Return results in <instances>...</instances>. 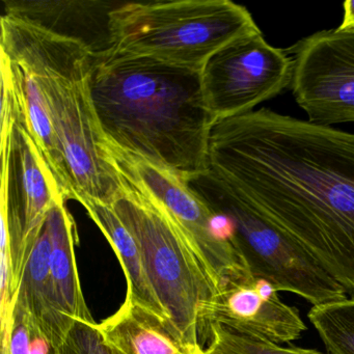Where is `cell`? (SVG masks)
Returning a JSON list of instances; mask_svg holds the SVG:
<instances>
[{
	"mask_svg": "<svg viewBox=\"0 0 354 354\" xmlns=\"http://www.w3.org/2000/svg\"><path fill=\"white\" fill-rule=\"evenodd\" d=\"M203 328L216 322L236 333L281 345L306 330L297 308L285 304L279 291L250 270L223 283L202 315Z\"/></svg>",
	"mask_w": 354,
	"mask_h": 354,
	"instance_id": "cell-11",
	"label": "cell"
},
{
	"mask_svg": "<svg viewBox=\"0 0 354 354\" xmlns=\"http://www.w3.org/2000/svg\"><path fill=\"white\" fill-rule=\"evenodd\" d=\"M115 212L138 242L153 290L174 331L194 353L204 347L202 315L218 291L198 250L150 194L121 179Z\"/></svg>",
	"mask_w": 354,
	"mask_h": 354,
	"instance_id": "cell-4",
	"label": "cell"
},
{
	"mask_svg": "<svg viewBox=\"0 0 354 354\" xmlns=\"http://www.w3.org/2000/svg\"><path fill=\"white\" fill-rule=\"evenodd\" d=\"M308 317L327 354H354V298L313 306Z\"/></svg>",
	"mask_w": 354,
	"mask_h": 354,
	"instance_id": "cell-17",
	"label": "cell"
},
{
	"mask_svg": "<svg viewBox=\"0 0 354 354\" xmlns=\"http://www.w3.org/2000/svg\"><path fill=\"white\" fill-rule=\"evenodd\" d=\"M96 324L74 323L63 345L57 348V353L119 354L103 342L100 333L97 330Z\"/></svg>",
	"mask_w": 354,
	"mask_h": 354,
	"instance_id": "cell-20",
	"label": "cell"
},
{
	"mask_svg": "<svg viewBox=\"0 0 354 354\" xmlns=\"http://www.w3.org/2000/svg\"><path fill=\"white\" fill-rule=\"evenodd\" d=\"M208 165L354 292V133L259 109L213 125Z\"/></svg>",
	"mask_w": 354,
	"mask_h": 354,
	"instance_id": "cell-1",
	"label": "cell"
},
{
	"mask_svg": "<svg viewBox=\"0 0 354 354\" xmlns=\"http://www.w3.org/2000/svg\"><path fill=\"white\" fill-rule=\"evenodd\" d=\"M0 53L32 72L44 96L73 200L113 204L122 192L107 160L88 90L95 57L84 44L10 16H1Z\"/></svg>",
	"mask_w": 354,
	"mask_h": 354,
	"instance_id": "cell-3",
	"label": "cell"
},
{
	"mask_svg": "<svg viewBox=\"0 0 354 354\" xmlns=\"http://www.w3.org/2000/svg\"><path fill=\"white\" fill-rule=\"evenodd\" d=\"M109 30L117 53L198 70L223 47L262 32L248 10L230 0L119 3Z\"/></svg>",
	"mask_w": 354,
	"mask_h": 354,
	"instance_id": "cell-5",
	"label": "cell"
},
{
	"mask_svg": "<svg viewBox=\"0 0 354 354\" xmlns=\"http://www.w3.org/2000/svg\"><path fill=\"white\" fill-rule=\"evenodd\" d=\"M51 234L45 218L22 270L15 302L30 316L35 328L51 347H61L73 327V319L62 310L50 272Z\"/></svg>",
	"mask_w": 354,
	"mask_h": 354,
	"instance_id": "cell-13",
	"label": "cell"
},
{
	"mask_svg": "<svg viewBox=\"0 0 354 354\" xmlns=\"http://www.w3.org/2000/svg\"><path fill=\"white\" fill-rule=\"evenodd\" d=\"M102 147L119 178L150 194L175 219L198 250L218 290L248 270L232 241L229 219L213 212L186 182L103 138Z\"/></svg>",
	"mask_w": 354,
	"mask_h": 354,
	"instance_id": "cell-7",
	"label": "cell"
},
{
	"mask_svg": "<svg viewBox=\"0 0 354 354\" xmlns=\"http://www.w3.org/2000/svg\"><path fill=\"white\" fill-rule=\"evenodd\" d=\"M47 354H59V353H57V349H55V348H50V350H49V351L47 352Z\"/></svg>",
	"mask_w": 354,
	"mask_h": 354,
	"instance_id": "cell-22",
	"label": "cell"
},
{
	"mask_svg": "<svg viewBox=\"0 0 354 354\" xmlns=\"http://www.w3.org/2000/svg\"><path fill=\"white\" fill-rule=\"evenodd\" d=\"M75 201L86 208L92 221L98 225L115 250L127 279L126 299L142 306L163 322L167 323L174 331L169 315L151 285L138 242L124 225L113 205L86 196H80Z\"/></svg>",
	"mask_w": 354,
	"mask_h": 354,
	"instance_id": "cell-15",
	"label": "cell"
},
{
	"mask_svg": "<svg viewBox=\"0 0 354 354\" xmlns=\"http://www.w3.org/2000/svg\"><path fill=\"white\" fill-rule=\"evenodd\" d=\"M119 3L105 1H28L7 0L5 14L77 41L95 59L113 50L109 13Z\"/></svg>",
	"mask_w": 354,
	"mask_h": 354,
	"instance_id": "cell-12",
	"label": "cell"
},
{
	"mask_svg": "<svg viewBox=\"0 0 354 354\" xmlns=\"http://www.w3.org/2000/svg\"><path fill=\"white\" fill-rule=\"evenodd\" d=\"M205 343L198 354H326L315 349L283 347L236 333L216 322H209Z\"/></svg>",
	"mask_w": 354,
	"mask_h": 354,
	"instance_id": "cell-18",
	"label": "cell"
},
{
	"mask_svg": "<svg viewBox=\"0 0 354 354\" xmlns=\"http://www.w3.org/2000/svg\"><path fill=\"white\" fill-rule=\"evenodd\" d=\"M187 184L213 212L231 221L232 241L254 277L313 306L347 298V290L312 254L210 169Z\"/></svg>",
	"mask_w": 354,
	"mask_h": 354,
	"instance_id": "cell-6",
	"label": "cell"
},
{
	"mask_svg": "<svg viewBox=\"0 0 354 354\" xmlns=\"http://www.w3.org/2000/svg\"><path fill=\"white\" fill-rule=\"evenodd\" d=\"M1 354H7V353H5V352H1Z\"/></svg>",
	"mask_w": 354,
	"mask_h": 354,
	"instance_id": "cell-23",
	"label": "cell"
},
{
	"mask_svg": "<svg viewBox=\"0 0 354 354\" xmlns=\"http://www.w3.org/2000/svg\"><path fill=\"white\" fill-rule=\"evenodd\" d=\"M51 234L50 272L63 312L76 322L96 324L82 292L75 257V225L66 201L55 203L47 214Z\"/></svg>",
	"mask_w": 354,
	"mask_h": 354,
	"instance_id": "cell-16",
	"label": "cell"
},
{
	"mask_svg": "<svg viewBox=\"0 0 354 354\" xmlns=\"http://www.w3.org/2000/svg\"><path fill=\"white\" fill-rule=\"evenodd\" d=\"M292 59V94L308 121L354 123V32L326 30L286 49Z\"/></svg>",
	"mask_w": 354,
	"mask_h": 354,
	"instance_id": "cell-10",
	"label": "cell"
},
{
	"mask_svg": "<svg viewBox=\"0 0 354 354\" xmlns=\"http://www.w3.org/2000/svg\"><path fill=\"white\" fill-rule=\"evenodd\" d=\"M291 80V57L268 44L262 32L223 47L202 69L203 92L215 123L254 111L290 88Z\"/></svg>",
	"mask_w": 354,
	"mask_h": 354,
	"instance_id": "cell-9",
	"label": "cell"
},
{
	"mask_svg": "<svg viewBox=\"0 0 354 354\" xmlns=\"http://www.w3.org/2000/svg\"><path fill=\"white\" fill-rule=\"evenodd\" d=\"M96 328L119 354H196L167 323L128 299Z\"/></svg>",
	"mask_w": 354,
	"mask_h": 354,
	"instance_id": "cell-14",
	"label": "cell"
},
{
	"mask_svg": "<svg viewBox=\"0 0 354 354\" xmlns=\"http://www.w3.org/2000/svg\"><path fill=\"white\" fill-rule=\"evenodd\" d=\"M0 239L9 244L16 295L37 234L53 205L66 198L30 130L18 120H15L7 140L0 144Z\"/></svg>",
	"mask_w": 354,
	"mask_h": 354,
	"instance_id": "cell-8",
	"label": "cell"
},
{
	"mask_svg": "<svg viewBox=\"0 0 354 354\" xmlns=\"http://www.w3.org/2000/svg\"><path fill=\"white\" fill-rule=\"evenodd\" d=\"M343 20L337 30L354 32V0H347L343 3Z\"/></svg>",
	"mask_w": 354,
	"mask_h": 354,
	"instance_id": "cell-21",
	"label": "cell"
},
{
	"mask_svg": "<svg viewBox=\"0 0 354 354\" xmlns=\"http://www.w3.org/2000/svg\"><path fill=\"white\" fill-rule=\"evenodd\" d=\"M45 343L47 342L39 335L30 316L15 302L11 318L1 326V352L35 354Z\"/></svg>",
	"mask_w": 354,
	"mask_h": 354,
	"instance_id": "cell-19",
	"label": "cell"
},
{
	"mask_svg": "<svg viewBox=\"0 0 354 354\" xmlns=\"http://www.w3.org/2000/svg\"><path fill=\"white\" fill-rule=\"evenodd\" d=\"M88 90L105 142L186 183L208 171L215 121L202 70L113 50L95 59Z\"/></svg>",
	"mask_w": 354,
	"mask_h": 354,
	"instance_id": "cell-2",
	"label": "cell"
}]
</instances>
